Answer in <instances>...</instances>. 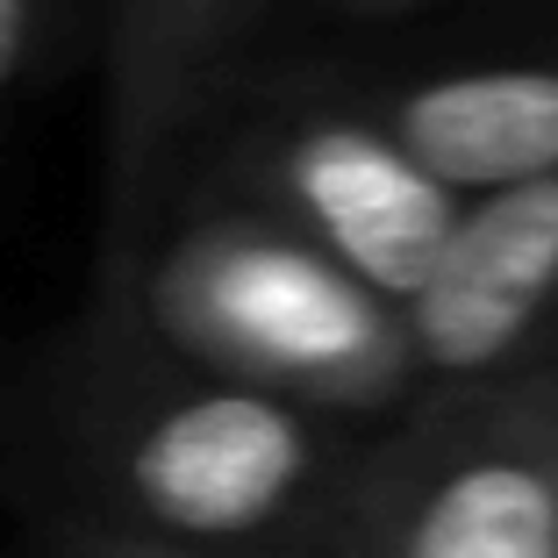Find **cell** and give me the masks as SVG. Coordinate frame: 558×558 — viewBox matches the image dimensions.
Instances as JSON below:
<instances>
[{"label": "cell", "mask_w": 558, "mask_h": 558, "mask_svg": "<svg viewBox=\"0 0 558 558\" xmlns=\"http://www.w3.org/2000/svg\"><path fill=\"white\" fill-rule=\"evenodd\" d=\"M208 180L265 201L279 222H294L323 258H337L395 308L437 272L465 215V194L423 172L387 136V122L344 108H279L251 122Z\"/></svg>", "instance_id": "obj_4"}, {"label": "cell", "mask_w": 558, "mask_h": 558, "mask_svg": "<svg viewBox=\"0 0 558 558\" xmlns=\"http://www.w3.org/2000/svg\"><path fill=\"white\" fill-rule=\"evenodd\" d=\"M36 558H194V551H172V544H150V537H130V530H108L94 515L50 501L36 515Z\"/></svg>", "instance_id": "obj_8"}, {"label": "cell", "mask_w": 558, "mask_h": 558, "mask_svg": "<svg viewBox=\"0 0 558 558\" xmlns=\"http://www.w3.org/2000/svg\"><path fill=\"white\" fill-rule=\"evenodd\" d=\"M94 308L130 315L144 344L194 373L337 423L401 409L423 379L395 301L222 180L172 186L130 272Z\"/></svg>", "instance_id": "obj_2"}, {"label": "cell", "mask_w": 558, "mask_h": 558, "mask_svg": "<svg viewBox=\"0 0 558 558\" xmlns=\"http://www.w3.org/2000/svg\"><path fill=\"white\" fill-rule=\"evenodd\" d=\"M251 0H116L108 15V208L100 294L130 272L144 230L180 186V150Z\"/></svg>", "instance_id": "obj_5"}, {"label": "cell", "mask_w": 558, "mask_h": 558, "mask_svg": "<svg viewBox=\"0 0 558 558\" xmlns=\"http://www.w3.org/2000/svg\"><path fill=\"white\" fill-rule=\"evenodd\" d=\"M387 136L451 194L558 172V65H480L423 80L387 108Z\"/></svg>", "instance_id": "obj_7"}, {"label": "cell", "mask_w": 558, "mask_h": 558, "mask_svg": "<svg viewBox=\"0 0 558 558\" xmlns=\"http://www.w3.org/2000/svg\"><path fill=\"white\" fill-rule=\"evenodd\" d=\"M315 558H558V373L451 401L359 459Z\"/></svg>", "instance_id": "obj_3"}, {"label": "cell", "mask_w": 558, "mask_h": 558, "mask_svg": "<svg viewBox=\"0 0 558 558\" xmlns=\"http://www.w3.org/2000/svg\"><path fill=\"white\" fill-rule=\"evenodd\" d=\"M36 22H44V0H0V94H8V86H15V72L29 65Z\"/></svg>", "instance_id": "obj_9"}, {"label": "cell", "mask_w": 558, "mask_h": 558, "mask_svg": "<svg viewBox=\"0 0 558 558\" xmlns=\"http://www.w3.org/2000/svg\"><path fill=\"white\" fill-rule=\"evenodd\" d=\"M401 323L423 379L473 387L509 373L558 323V172L480 194L437 272L401 301Z\"/></svg>", "instance_id": "obj_6"}, {"label": "cell", "mask_w": 558, "mask_h": 558, "mask_svg": "<svg viewBox=\"0 0 558 558\" xmlns=\"http://www.w3.org/2000/svg\"><path fill=\"white\" fill-rule=\"evenodd\" d=\"M65 509L194 558L315 551L359 451L337 415L194 373L94 308L50 379Z\"/></svg>", "instance_id": "obj_1"}]
</instances>
